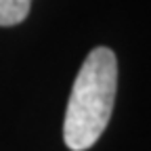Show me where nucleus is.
<instances>
[{"instance_id":"1","label":"nucleus","mask_w":151,"mask_h":151,"mask_svg":"<svg viewBox=\"0 0 151 151\" xmlns=\"http://www.w3.org/2000/svg\"><path fill=\"white\" fill-rule=\"evenodd\" d=\"M118 90V59L107 46L92 48L73 80L65 109L63 139L71 151H86L109 124Z\"/></svg>"},{"instance_id":"2","label":"nucleus","mask_w":151,"mask_h":151,"mask_svg":"<svg viewBox=\"0 0 151 151\" xmlns=\"http://www.w3.org/2000/svg\"><path fill=\"white\" fill-rule=\"evenodd\" d=\"M32 0H0V25L11 27L27 17Z\"/></svg>"}]
</instances>
